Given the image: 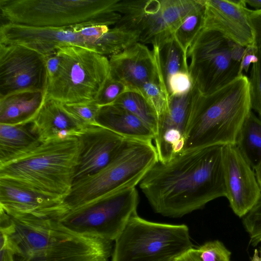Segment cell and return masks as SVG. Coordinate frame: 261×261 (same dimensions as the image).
Here are the masks:
<instances>
[{
  "label": "cell",
  "instance_id": "6da1fadb",
  "mask_svg": "<svg viewBox=\"0 0 261 261\" xmlns=\"http://www.w3.org/2000/svg\"><path fill=\"white\" fill-rule=\"evenodd\" d=\"M154 211L178 218L225 197L222 146L182 152L156 163L139 184Z\"/></svg>",
  "mask_w": 261,
  "mask_h": 261
},
{
  "label": "cell",
  "instance_id": "7a4b0ae2",
  "mask_svg": "<svg viewBox=\"0 0 261 261\" xmlns=\"http://www.w3.org/2000/svg\"><path fill=\"white\" fill-rule=\"evenodd\" d=\"M0 233L7 237L15 261H108L113 250V241L31 214L1 211Z\"/></svg>",
  "mask_w": 261,
  "mask_h": 261
},
{
  "label": "cell",
  "instance_id": "3957f363",
  "mask_svg": "<svg viewBox=\"0 0 261 261\" xmlns=\"http://www.w3.org/2000/svg\"><path fill=\"white\" fill-rule=\"evenodd\" d=\"M251 111L248 77L243 74L210 93L192 88L189 123L182 152L234 144Z\"/></svg>",
  "mask_w": 261,
  "mask_h": 261
},
{
  "label": "cell",
  "instance_id": "277c9868",
  "mask_svg": "<svg viewBox=\"0 0 261 261\" xmlns=\"http://www.w3.org/2000/svg\"><path fill=\"white\" fill-rule=\"evenodd\" d=\"M81 149L78 136L46 140L0 165V181L63 203L71 191Z\"/></svg>",
  "mask_w": 261,
  "mask_h": 261
},
{
  "label": "cell",
  "instance_id": "5b68a950",
  "mask_svg": "<svg viewBox=\"0 0 261 261\" xmlns=\"http://www.w3.org/2000/svg\"><path fill=\"white\" fill-rule=\"evenodd\" d=\"M158 162L152 141L126 138L105 168L73 184L63 202L59 218L104 194L135 188Z\"/></svg>",
  "mask_w": 261,
  "mask_h": 261
},
{
  "label": "cell",
  "instance_id": "8992f818",
  "mask_svg": "<svg viewBox=\"0 0 261 261\" xmlns=\"http://www.w3.org/2000/svg\"><path fill=\"white\" fill-rule=\"evenodd\" d=\"M119 0H0L1 16L7 22L68 28L116 24L121 15Z\"/></svg>",
  "mask_w": 261,
  "mask_h": 261
},
{
  "label": "cell",
  "instance_id": "52a82bcc",
  "mask_svg": "<svg viewBox=\"0 0 261 261\" xmlns=\"http://www.w3.org/2000/svg\"><path fill=\"white\" fill-rule=\"evenodd\" d=\"M58 53L60 68L48 81L45 99L62 104L95 100L110 74L108 58L76 46L61 47Z\"/></svg>",
  "mask_w": 261,
  "mask_h": 261
},
{
  "label": "cell",
  "instance_id": "ba28073f",
  "mask_svg": "<svg viewBox=\"0 0 261 261\" xmlns=\"http://www.w3.org/2000/svg\"><path fill=\"white\" fill-rule=\"evenodd\" d=\"M112 261H159L176 258L193 245L189 228L134 215L115 241Z\"/></svg>",
  "mask_w": 261,
  "mask_h": 261
},
{
  "label": "cell",
  "instance_id": "9c48e42d",
  "mask_svg": "<svg viewBox=\"0 0 261 261\" xmlns=\"http://www.w3.org/2000/svg\"><path fill=\"white\" fill-rule=\"evenodd\" d=\"M200 0H119L117 11L121 16L116 26L140 32V42L162 50L173 39L184 18Z\"/></svg>",
  "mask_w": 261,
  "mask_h": 261
},
{
  "label": "cell",
  "instance_id": "30bf717a",
  "mask_svg": "<svg viewBox=\"0 0 261 261\" xmlns=\"http://www.w3.org/2000/svg\"><path fill=\"white\" fill-rule=\"evenodd\" d=\"M138 203L135 187L101 195L56 220L78 233L113 241L137 214Z\"/></svg>",
  "mask_w": 261,
  "mask_h": 261
},
{
  "label": "cell",
  "instance_id": "8fae6325",
  "mask_svg": "<svg viewBox=\"0 0 261 261\" xmlns=\"http://www.w3.org/2000/svg\"><path fill=\"white\" fill-rule=\"evenodd\" d=\"M234 43L218 31H200L187 55L192 88L202 93H210L242 74L241 62L235 61L231 56Z\"/></svg>",
  "mask_w": 261,
  "mask_h": 261
},
{
  "label": "cell",
  "instance_id": "7c38bea8",
  "mask_svg": "<svg viewBox=\"0 0 261 261\" xmlns=\"http://www.w3.org/2000/svg\"><path fill=\"white\" fill-rule=\"evenodd\" d=\"M45 57L24 46L0 44V99L23 91L46 93Z\"/></svg>",
  "mask_w": 261,
  "mask_h": 261
},
{
  "label": "cell",
  "instance_id": "4fadbf2b",
  "mask_svg": "<svg viewBox=\"0 0 261 261\" xmlns=\"http://www.w3.org/2000/svg\"><path fill=\"white\" fill-rule=\"evenodd\" d=\"M0 44L24 46L44 57L56 53L63 47L87 48L76 27L59 28L11 22L1 25Z\"/></svg>",
  "mask_w": 261,
  "mask_h": 261
},
{
  "label": "cell",
  "instance_id": "5bb4252c",
  "mask_svg": "<svg viewBox=\"0 0 261 261\" xmlns=\"http://www.w3.org/2000/svg\"><path fill=\"white\" fill-rule=\"evenodd\" d=\"M222 161L226 197L233 213L243 218L261 197L255 172L235 144L222 146Z\"/></svg>",
  "mask_w": 261,
  "mask_h": 261
},
{
  "label": "cell",
  "instance_id": "9a60e30c",
  "mask_svg": "<svg viewBox=\"0 0 261 261\" xmlns=\"http://www.w3.org/2000/svg\"><path fill=\"white\" fill-rule=\"evenodd\" d=\"M79 137L81 149L73 183L105 168L116 155L126 139L99 124L84 128Z\"/></svg>",
  "mask_w": 261,
  "mask_h": 261
},
{
  "label": "cell",
  "instance_id": "2e32d148",
  "mask_svg": "<svg viewBox=\"0 0 261 261\" xmlns=\"http://www.w3.org/2000/svg\"><path fill=\"white\" fill-rule=\"evenodd\" d=\"M191 90L170 97L168 109L158 119L154 140L159 161L169 162L182 152L190 114Z\"/></svg>",
  "mask_w": 261,
  "mask_h": 261
},
{
  "label": "cell",
  "instance_id": "e0dca14e",
  "mask_svg": "<svg viewBox=\"0 0 261 261\" xmlns=\"http://www.w3.org/2000/svg\"><path fill=\"white\" fill-rule=\"evenodd\" d=\"M201 29L218 31L243 46L253 44L252 30L244 0H205Z\"/></svg>",
  "mask_w": 261,
  "mask_h": 261
},
{
  "label": "cell",
  "instance_id": "ac0fdd59",
  "mask_svg": "<svg viewBox=\"0 0 261 261\" xmlns=\"http://www.w3.org/2000/svg\"><path fill=\"white\" fill-rule=\"evenodd\" d=\"M150 49L137 42L124 51L110 57V74L124 84L127 91H134L155 74L157 59L161 51L157 46Z\"/></svg>",
  "mask_w": 261,
  "mask_h": 261
},
{
  "label": "cell",
  "instance_id": "d6986e66",
  "mask_svg": "<svg viewBox=\"0 0 261 261\" xmlns=\"http://www.w3.org/2000/svg\"><path fill=\"white\" fill-rule=\"evenodd\" d=\"M62 202L0 181V209L6 212L31 214L53 219Z\"/></svg>",
  "mask_w": 261,
  "mask_h": 261
},
{
  "label": "cell",
  "instance_id": "ffe728a7",
  "mask_svg": "<svg viewBox=\"0 0 261 261\" xmlns=\"http://www.w3.org/2000/svg\"><path fill=\"white\" fill-rule=\"evenodd\" d=\"M41 140L79 136L84 128L54 99H45L32 120Z\"/></svg>",
  "mask_w": 261,
  "mask_h": 261
},
{
  "label": "cell",
  "instance_id": "44dd1931",
  "mask_svg": "<svg viewBox=\"0 0 261 261\" xmlns=\"http://www.w3.org/2000/svg\"><path fill=\"white\" fill-rule=\"evenodd\" d=\"M43 142L32 120L17 124L0 123V165L27 154Z\"/></svg>",
  "mask_w": 261,
  "mask_h": 261
},
{
  "label": "cell",
  "instance_id": "7402d4cb",
  "mask_svg": "<svg viewBox=\"0 0 261 261\" xmlns=\"http://www.w3.org/2000/svg\"><path fill=\"white\" fill-rule=\"evenodd\" d=\"M97 123L126 138L152 141L155 135L142 120L126 110L114 105L100 107Z\"/></svg>",
  "mask_w": 261,
  "mask_h": 261
},
{
  "label": "cell",
  "instance_id": "603a6c76",
  "mask_svg": "<svg viewBox=\"0 0 261 261\" xmlns=\"http://www.w3.org/2000/svg\"><path fill=\"white\" fill-rule=\"evenodd\" d=\"M45 98L44 92L27 91L0 99V123L17 124L33 120Z\"/></svg>",
  "mask_w": 261,
  "mask_h": 261
},
{
  "label": "cell",
  "instance_id": "cb8c5ba5",
  "mask_svg": "<svg viewBox=\"0 0 261 261\" xmlns=\"http://www.w3.org/2000/svg\"><path fill=\"white\" fill-rule=\"evenodd\" d=\"M234 144L254 170L261 161V119L252 111L243 123Z\"/></svg>",
  "mask_w": 261,
  "mask_h": 261
},
{
  "label": "cell",
  "instance_id": "d4e9b609",
  "mask_svg": "<svg viewBox=\"0 0 261 261\" xmlns=\"http://www.w3.org/2000/svg\"><path fill=\"white\" fill-rule=\"evenodd\" d=\"M134 92L140 94L155 112L158 119L168 109L170 95L164 73L161 51L157 59L155 75Z\"/></svg>",
  "mask_w": 261,
  "mask_h": 261
},
{
  "label": "cell",
  "instance_id": "484cf974",
  "mask_svg": "<svg viewBox=\"0 0 261 261\" xmlns=\"http://www.w3.org/2000/svg\"><path fill=\"white\" fill-rule=\"evenodd\" d=\"M140 41V32L124 27L116 26L99 38L91 50L102 56L118 54Z\"/></svg>",
  "mask_w": 261,
  "mask_h": 261
},
{
  "label": "cell",
  "instance_id": "4316f807",
  "mask_svg": "<svg viewBox=\"0 0 261 261\" xmlns=\"http://www.w3.org/2000/svg\"><path fill=\"white\" fill-rule=\"evenodd\" d=\"M204 3L205 0H200L199 4L184 18L174 35L173 39L180 48L187 62L188 50L203 25Z\"/></svg>",
  "mask_w": 261,
  "mask_h": 261
},
{
  "label": "cell",
  "instance_id": "83f0119b",
  "mask_svg": "<svg viewBox=\"0 0 261 261\" xmlns=\"http://www.w3.org/2000/svg\"><path fill=\"white\" fill-rule=\"evenodd\" d=\"M112 105L120 107L135 115L155 135L158 125V116L140 94L134 91L125 92Z\"/></svg>",
  "mask_w": 261,
  "mask_h": 261
},
{
  "label": "cell",
  "instance_id": "f1b7e54d",
  "mask_svg": "<svg viewBox=\"0 0 261 261\" xmlns=\"http://www.w3.org/2000/svg\"><path fill=\"white\" fill-rule=\"evenodd\" d=\"M161 54L166 82L179 71L189 72L188 62L185 59L182 50L174 39L164 46Z\"/></svg>",
  "mask_w": 261,
  "mask_h": 261
},
{
  "label": "cell",
  "instance_id": "f546056e",
  "mask_svg": "<svg viewBox=\"0 0 261 261\" xmlns=\"http://www.w3.org/2000/svg\"><path fill=\"white\" fill-rule=\"evenodd\" d=\"M65 110L84 128L98 124L96 117L100 107L95 100L71 104L61 103Z\"/></svg>",
  "mask_w": 261,
  "mask_h": 261
},
{
  "label": "cell",
  "instance_id": "4dcf8cb0",
  "mask_svg": "<svg viewBox=\"0 0 261 261\" xmlns=\"http://www.w3.org/2000/svg\"><path fill=\"white\" fill-rule=\"evenodd\" d=\"M243 224L249 238V243L256 246L261 243V197L243 218Z\"/></svg>",
  "mask_w": 261,
  "mask_h": 261
},
{
  "label": "cell",
  "instance_id": "1f68e13d",
  "mask_svg": "<svg viewBox=\"0 0 261 261\" xmlns=\"http://www.w3.org/2000/svg\"><path fill=\"white\" fill-rule=\"evenodd\" d=\"M196 251L200 261H230L231 252L218 240L206 242Z\"/></svg>",
  "mask_w": 261,
  "mask_h": 261
},
{
  "label": "cell",
  "instance_id": "d6a6232c",
  "mask_svg": "<svg viewBox=\"0 0 261 261\" xmlns=\"http://www.w3.org/2000/svg\"><path fill=\"white\" fill-rule=\"evenodd\" d=\"M258 61L252 64L248 77L251 109L261 118V56L258 53Z\"/></svg>",
  "mask_w": 261,
  "mask_h": 261
},
{
  "label": "cell",
  "instance_id": "836d02e7",
  "mask_svg": "<svg viewBox=\"0 0 261 261\" xmlns=\"http://www.w3.org/2000/svg\"><path fill=\"white\" fill-rule=\"evenodd\" d=\"M127 91V88L124 84L109 75L95 101L100 107L110 105Z\"/></svg>",
  "mask_w": 261,
  "mask_h": 261
},
{
  "label": "cell",
  "instance_id": "e575fe53",
  "mask_svg": "<svg viewBox=\"0 0 261 261\" xmlns=\"http://www.w3.org/2000/svg\"><path fill=\"white\" fill-rule=\"evenodd\" d=\"M170 97L180 96L190 91L192 83L189 72L179 71L172 75L166 82Z\"/></svg>",
  "mask_w": 261,
  "mask_h": 261
},
{
  "label": "cell",
  "instance_id": "d590c367",
  "mask_svg": "<svg viewBox=\"0 0 261 261\" xmlns=\"http://www.w3.org/2000/svg\"><path fill=\"white\" fill-rule=\"evenodd\" d=\"M81 35L83 37L87 48L91 49L93 44L110 29L105 25H91L77 26Z\"/></svg>",
  "mask_w": 261,
  "mask_h": 261
},
{
  "label": "cell",
  "instance_id": "8d00e7d4",
  "mask_svg": "<svg viewBox=\"0 0 261 261\" xmlns=\"http://www.w3.org/2000/svg\"><path fill=\"white\" fill-rule=\"evenodd\" d=\"M248 16L253 32V44L261 56V9H247Z\"/></svg>",
  "mask_w": 261,
  "mask_h": 261
},
{
  "label": "cell",
  "instance_id": "74e56055",
  "mask_svg": "<svg viewBox=\"0 0 261 261\" xmlns=\"http://www.w3.org/2000/svg\"><path fill=\"white\" fill-rule=\"evenodd\" d=\"M258 61V51L256 47L253 44L245 47V52L241 62V73L242 74L243 71L247 72L250 64L255 63Z\"/></svg>",
  "mask_w": 261,
  "mask_h": 261
},
{
  "label": "cell",
  "instance_id": "f35d334b",
  "mask_svg": "<svg viewBox=\"0 0 261 261\" xmlns=\"http://www.w3.org/2000/svg\"><path fill=\"white\" fill-rule=\"evenodd\" d=\"M48 81L52 79L57 74L61 64V57L58 50L56 53L45 57Z\"/></svg>",
  "mask_w": 261,
  "mask_h": 261
},
{
  "label": "cell",
  "instance_id": "ab89813d",
  "mask_svg": "<svg viewBox=\"0 0 261 261\" xmlns=\"http://www.w3.org/2000/svg\"><path fill=\"white\" fill-rule=\"evenodd\" d=\"M176 261H200L196 249L192 248L175 258Z\"/></svg>",
  "mask_w": 261,
  "mask_h": 261
},
{
  "label": "cell",
  "instance_id": "60d3db41",
  "mask_svg": "<svg viewBox=\"0 0 261 261\" xmlns=\"http://www.w3.org/2000/svg\"><path fill=\"white\" fill-rule=\"evenodd\" d=\"M245 47L234 43L231 50V56L233 60L241 62L244 55Z\"/></svg>",
  "mask_w": 261,
  "mask_h": 261
},
{
  "label": "cell",
  "instance_id": "b9f144b4",
  "mask_svg": "<svg viewBox=\"0 0 261 261\" xmlns=\"http://www.w3.org/2000/svg\"><path fill=\"white\" fill-rule=\"evenodd\" d=\"M0 261H15L14 254L8 247L0 248Z\"/></svg>",
  "mask_w": 261,
  "mask_h": 261
},
{
  "label": "cell",
  "instance_id": "7bdbcfd3",
  "mask_svg": "<svg viewBox=\"0 0 261 261\" xmlns=\"http://www.w3.org/2000/svg\"><path fill=\"white\" fill-rule=\"evenodd\" d=\"M254 170L257 183L261 190V161Z\"/></svg>",
  "mask_w": 261,
  "mask_h": 261
},
{
  "label": "cell",
  "instance_id": "ee69618b",
  "mask_svg": "<svg viewBox=\"0 0 261 261\" xmlns=\"http://www.w3.org/2000/svg\"><path fill=\"white\" fill-rule=\"evenodd\" d=\"M246 4L255 8V10L261 9V0H244Z\"/></svg>",
  "mask_w": 261,
  "mask_h": 261
},
{
  "label": "cell",
  "instance_id": "f6af8a7d",
  "mask_svg": "<svg viewBox=\"0 0 261 261\" xmlns=\"http://www.w3.org/2000/svg\"><path fill=\"white\" fill-rule=\"evenodd\" d=\"M175 258H168L164 259H162V260H161L159 261H176Z\"/></svg>",
  "mask_w": 261,
  "mask_h": 261
},
{
  "label": "cell",
  "instance_id": "bcb514c9",
  "mask_svg": "<svg viewBox=\"0 0 261 261\" xmlns=\"http://www.w3.org/2000/svg\"><path fill=\"white\" fill-rule=\"evenodd\" d=\"M260 252H261V248H260Z\"/></svg>",
  "mask_w": 261,
  "mask_h": 261
}]
</instances>
